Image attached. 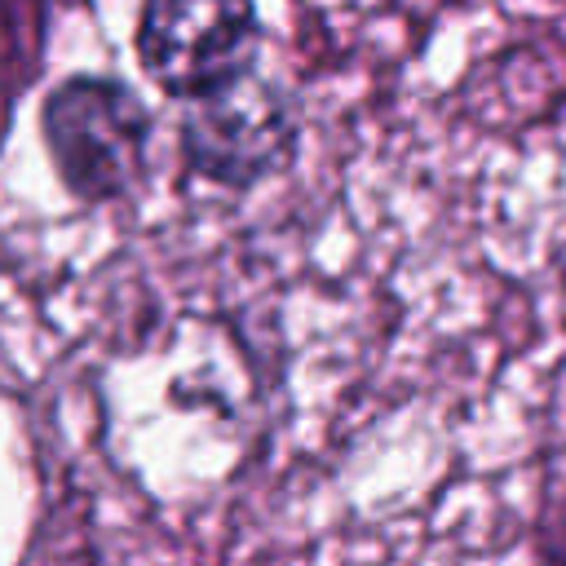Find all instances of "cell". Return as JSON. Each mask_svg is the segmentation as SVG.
Wrapping results in <instances>:
<instances>
[{"instance_id": "obj_3", "label": "cell", "mask_w": 566, "mask_h": 566, "mask_svg": "<svg viewBox=\"0 0 566 566\" xmlns=\"http://www.w3.org/2000/svg\"><path fill=\"white\" fill-rule=\"evenodd\" d=\"M265 22L256 0H142L133 53L172 102L208 97L256 71Z\"/></svg>"}, {"instance_id": "obj_2", "label": "cell", "mask_w": 566, "mask_h": 566, "mask_svg": "<svg viewBox=\"0 0 566 566\" xmlns=\"http://www.w3.org/2000/svg\"><path fill=\"white\" fill-rule=\"evenodd\" d=\"M301 133L305 124L296 93L279 75L248 71L234 84L186 102L177 150L190 177L230 195H248L296 164Z\"/></svg>"}, {"instance_id": "obj_5", "label": "cell", "mask_w": 566, "mask_h": 566, "mask_svg": "<svg viewBox=\"0 0 566 566\" xmlns=\"http://www.w3.org/2000/svg\"><path fill=\"white\" fill-rule=\"evenodd\" d=\"M44 4L49 0H9V13H22L35 35H44Z\"/></svg>"}, {"instance_id": "obj_4", "label": "cell", "mask_w": 566, "mask_h": 566, "mask_svg": "<svg viewBox=\"0 0 566 566\" xmlns=\"http://www.w3.org/2000/svg\"><path fill=\"white\" fill-rule=\"evenodd\" d=\"M531 566H566V504L557 513H544L531 544Z\"/></svg>"}, {"instance_id": "obj_1", "label": "cell", "mask_w": 566, "mask_h": 566, "mask_svg": "<svg viewBox=\"0 0 566 566\" xmlns=\"http://www.w3.org/2000/svg\"><path fill=\"white\" fill-rule=\"evenodd\" d=\"M40 137L62 190L102 208L146 181L155 111L119 75L71 71L40 97Z\"/></svg>"}]
</instances>
